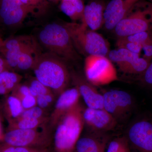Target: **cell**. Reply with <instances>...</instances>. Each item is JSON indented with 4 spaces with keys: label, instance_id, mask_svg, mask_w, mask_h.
Masks as SVG:
<instances>
[{
    "label": "cell",
    "instance_id": "27",
    "mask_svg": "<svg viewBox=\"0 0 152 152\" xmlns=\"http://www.w3.org/2000/svg\"><path fill=\"white\" fill-rule=\"evenodd\" d=\"M49 117L48 113L37 105L31 108L25 110L19 118L41 119Z\"/></svg>",
    "mask_w": 152,
    "mask_h": 152
},
{
    "label": "cell",
    "instance_id": "21",
    "mask_svg": "<svg viewBox=\"0 0 152 152\" xmlns=\"http://www.w3.org/2000/svg\"><path fill=\"white\" fill-rule=\"evenodd\" d=\"M3 109L8 122L19 118L24 111L20 100L12 94L6 95L3 102Z\"/></svg>",
    "mask_w": 152,
    "mask_h": 152
},
{
    "label": "cell",
    "instance_id": "32",
    "mask_svg": "<svg viewBox=\"0 0 152 152\" xmlns=\"http://www.w3.org/2000/svg\"><path fill=\"white\" fill-rule=\"evenodd\" d=\"M142 51L143 52V58L148 61H152V31L150 37L142 45Z\"/></svg>",
    "mask_w": 152,
    "mask_h": 152
},
{
    "label": "cell",
    "instance_id": "4",
    "mask_svg": "<svg viewBox=\"0 0 152 152\" xmlns=\"http://www.w3.org/2000/svg\"><path fill=\"white\" fill-rule=\"evenodd\" d=\"M77 51L88 56H100L108 57L110 45L102 35L90 30L84 24L64 22Z\"/></svg>",
    "mask_w": 152,
    "mask_h": 152
},
{
    "label": "cell",
    "instance_id": "6",
    "mask_svg": "<svg viewBox=\"0 0 152 152\" xmlns=\"http://www.w3.org/2000/svg\"><path fill=\"white\" fill-rule=\"evenodd\" d=\"M53 134L48 123L37 129L7 131L2 140L10 145L45 149L51 145Z\"/></svg>",
    "mask_w": 152,
    "mask_h": 152
},
{
    "label": "cell",
    "instance_id": "35",
    "mask_svg": "<svg viewBox=\"0 0 152 152\" xmlns=\"http://www.w3.org/2000/svg\"><path fill=\"white\" fill-rule=\"evenodd\" d=\"M6 71L12 70L5 59L0 54V74Z\"/></svg>",
    "mask_w": 152,
    "mask_h": 152
},
{
    "label": "cell",
    "instance_id": "19",
    "mask_svg": "<svg viewBox=\"0 0 152 152\" xmlns=\"http://www.w3.org/2000/svg\"><path fill=\"white\" fill-rule=\"evenodd\" d=\"M105 139H101L94 134L80 137L76 145L75 152H106Z\"/></svg>",
    "mask_w": 152,
    "mask_h": 152
},
{
    "label": "cell",
    "instance_id": "1",
    "mask_svg": "<svg viewBox=\"0 0 152 152\" xmlns=\"http://www.w3.org/2000/svg\"><path fill=\"white\" fill-rule=\"evenodd\" d=\"M32 70L36 78L58 97L67 89L71 81L65 61L50 52L40 55Z\"/></svg>",
    "mask_w": 152,
    "mask_h": 152
},
{
    "label": "cell",
    "instance_id": "18",
    "mask_svg": "<svg viewBox=\"0 0 152 152\" xmlns=\"http://www.w3.org/2000/svg\"><path fill=\"white\" fill-rule=\"evenodd\" d=\"M42 53L40 45L35 39L24 49L20 55L16 70L26 71L32 70L38 58Z\"/></svg>",
    "mask_w": 152,
    "mask_h": 152
},
{
    "label": "cell",
    "instance_id": "38",
    "mask_svg": "<svg viewBox=\"0 0 152 152\" xmlns=\"http://www.w3.org/2000/svg\"><path fill=\"white\" fill-rule=\"evenodd\" d=\"M4 40L2 39V38L0 37V51H1V49L2 48L3 44H4Z\"/></svg>",
    "mask_w": 152,
    "mask_h": 152
},
{
    "label": "cell",
    "instance_id": "2",
    "mask_svg": "<svg viewBox=\"0 0 152 152\" xmlns=\"http://www.w3.org/2000/svg\"><path fill=\"white\" fill-rule=\"evenodd\" d=\"M83 109L80 104L68 111L53 130L52 149L54 152H74L84 126Z\"/></svg>",
    "mask_w": 152,
    "mask_h": 152
},
{
    "label": "cell",
    "instance_id": "33",
    "mask_svg": "<svg viewBox=\"0 0 152 152\" xmlns=\"http://www.w3.org/2000/svg\"><path fill=\"white\" fill-rule=\"evenodd\" d=\"M11 93L12 94L19 98L20 100L21 99L24 97L28 95L31 94L28 85L27 84H24L20 83L15 87Z\"/></svg>",
    "mask_w": 152,
    "mask_h": 152
},
{
    "label": "cell",
    "instance_id": "28",
    "mask_svg": "<svg viewBox=\"0 0 152 152\" xmlns=\"http://www.w3.org/2000/svg\"><path fill=\"white\" fill-rule=\"evenodd\" d=\"M116 45L118 48L126 49L129 51L139 55H140L142 52L141 45L137 43L125 40L122 38H118L117 41Z\"/></svg>",
    "mask_w": 152,
    "mask_h": 152
},
{
    "label": "cell",
    "instance_id": "41",
    "mask_svg": "<svg viewBox=\"0 0 152 152\" xmlns=\"http://www.w3.org/2000/svg\"><path fill=\"white\" fill-rule=\"evenodd\" d=\"M150 2H151L152 3V0H150Z\"/></svg>",
    "mask_w": 152,
    "mask_h": 152
},
{
    "label": "cell",
    "instance_id": "30",
    "mask_svg": "<svg viewBox=\"0 0 152 152\" xmlns=\"http://www.w3.org/2000/svg\"><path fill=\"white\" fill-rule=\"evenodd\" d=\"M140 81L143 86L152 89V61L146 70L140 75Z\"/></svg>",
    "mask_w": 152,
    "mask_h": 152
},
{
    "label": "cell",
    "instance_id": "25",
    "mask_svg": "<svg viewBox=\"0 0 152 152\" xmlns=\"http://www.w3.org/2000/svg\"><path fill=\"white\" fill-rule=\"evenodd\" d=\"M58 96L53 92L37 97V106L48 113L53 110Z\"/></svg>",
    "mask_w": 152,
    "mask_h": 152
},
{
    "label": "cell",
    "instance_id": "24",
    "mask_svg": "<svg viewBox=\"0 0 152 152\" xmlns=\"http://www.w3.org/2000/svg\"><path fill=\"white\" fill-rule=\"evenodd\" d=\"M21 1L32 10L35 16L40 17L46 13L49 9L48 0H21Z\"/></svg>",
    "mask_w": 152,
    "mask_h": 152
},
{
    "label": "cell",
    "instance_id": "34",
    "mask_svg": "<svg viewBox=\"0 0 152 152\" xmlns=\"http://www.w3.org/2000/svg\"><path fill=\"white\" fill-rule=\"evenodd\" d=\"M20 101L24 110L37 105V98L31 94L24 97Z\"/></svg>",
    "mask_w": 152,
    "mask_h": 152
},
{
    "label": "cell",
    "instance_id": "42",
    "mask_svg": "<svg viewBox=\"0 0 152 152\" xmlns=\"http://www.w3.org/2000/svg\"></svg>",
    "mask_w": 152,
    "mask_h": 152
},
{
    "label": "cell",
    "instance_id": "5",
    "mask_svg": "<svg viewBox=\"0 0 152 152\" xmlns=\"http://www.w3.org/2000/svg\"><path fill=\"white\" fill-rule=\"evenodd\" d=\"M152 31V3L137 2L114 29L118 37Z\"/></svg>",
    "mask_w": 152,
    "mask_h": 152
},
{
    "label": "cell",
    "instance_id": "31",
    "mask_svg": "<svg viewBox=\"0 0 152 152\" xmlns=\"http://www.w3.org/2000/svg\"><path fill=\"white\" fill-rule=\"evenodd\" d=\"M128 140L127 137H122L113 140L109 144L106 152H119L122 147Z\"/></svg>",
    "mask_w": 152,
    "mask_h": 152
},
{
    "label": "cell",
    "instance_id": "40",
    "mask_svg": "<svg viewBox=\"0 0 152 152\" xmlns=\"http://www.w3.org/2000/svg\"><path fill=\"white\" fill-rule=\"evenodd\" d=\"M49 1H53V2H57L59 1H61V0H48Z\"/></svg>",
    "mask_w": 152,
    "mask_h": 152
},
{
    "label": "cell",
    "instance_id": "7",
    "mask_svg": "<svg viewBox=\"0 0 152 152\" xmlns=\"http://www.w3.org/2000/svg\"><path fill=\"white\" fill-rule=\"evenodd\" d=\"M85 77L95 86H105L118 80L116 69L107 57L88 56L84 63Z\"/></svg>",
    "mask_w": 152,
    "mask_h": 152
},
{
    "label": "cell",
    "instance_id": "36",
    "mask_svg": "<svg viewBox=\"0 0 152 152\" xmlns=\"http://www.w3.org/2000/svg\"><path fill=\"white\" fill-rule=\"evenodd\" d=\"M119 152H131L130 144L129 140L126 142L121 149Z\"/></svg>",
    "mask_w": 152,
    "mask_h": 152
},
{
    "label": "cell",
    "instance_id": "9",
    "mask_svg": "<svg viewBox=\"0 0 152 152\" xmlns=\"http://www.w3.org/2000/svg\"><path fill=\"white\" fill-rule=\"evenodd\" d=\"M29 15L35 16L32 10L21 0H0V23L5 26L18 27Z\"/></svg>",
    "mask_w": 152,
    "mask_h": 152
},
{
    "label": "cell",
    "instance_id": "14",
    "mask_svg": "<svg viewBox=\"0 0 152 152\" xmlns=\"http://www.w3.org/2000/svg\"><path fill=\"white\" fill-rule=\"evenodd\" d=\"M80 97L78 91L75 87L66 89L58 96L49 117V125L53 131L61 118L79 103Z\"/></svg>",
    "mask_w": 152,
    "mask_h": 152
},
{
    "label": "cell",
    "instance_id": "26",
    "mask_svg": "<svg viewBox=\"0 0 152 152\" xmlns=\"http://www.w3.org/2000/svg\"><path fill=\"white\" fill-rule=\"evenodd\" d=\"M27 84L29 88L30 94L35 97L52 92L48 87L39 81L35 77L29 79Z\"/></svg>",
    "mask_w": 152,
    "mask_h": 152
},
{
    "label": "cell",
    "instance_id": "11",
    "mask_svg": "<svg viewBox=\"0 0 152 152\" xmlns=\"http://www.w3.org/2000/svg\"><path fill=\"white\" fill-rule=\"evenodd\" d=\"M102 95L104 109L117 121L125 117L133 108V98L125 91L111 90Z\"/></svg>",
    "mask_w": 152,
    "mask_h": 152
},
{
    "label": "cell",
    "instance_id": "3",
    "mask_svg": "<svg viewBox=\"0 0 152 152\" xmlns=\"http://www.w3.org/2000/svg\"><path fill=\"white\" fill-rule=\"evenodd\" d=\"M38 42L47 52L57 55L65 61L75 62L80 58L68 30L63 23H52L41 28Z\"/></svg>",
    "mask_w": 152,
    "mask_h": 152
},
{
    "label": "cell",
    "instance_id": "20",
    "mask_svg": "<svg viewBox=\"0 0 152 152\" xmlns=\"http://www.w3.org/2000/svg\"><path fill=\"white\" fill-rule=\"evenodd\" d=\"M85 7L83 0H61L60 5L63 13L73 22L82 20Z\"/></svg>",
    "mask_w": 152,
    "mask_h": 152
},
{
    "label": "cell",
    "instance_id": "22",
    "mask_svg": "<svg viewBox=\"0 0 152 152\" xmlns=\"http://www.w3.org/2000/svg\"><path fill=\"white\" fill-rule=\"evenodd\" d=\"M22 79L23 76L14 71H6L0 74V95L12 92Z\"/></svg>",
    "mask_w": 152,
    "mask_h": 152
},
{
    "label": "cell",
    "instance_id": "39",
    "mask_svg": "<svg viewBox=\"0 0 152 152\" xmlns=\"http://www.w3.org/2000/svg\"><path fill=\"white\" fill-rule=\"evenodd\" d=\"M54 152V151H53V150L52 149L50 148H47L46 150H45L44 152Z\"/></svg>",
    "mask_w": 152,
    "mask_h": 152
},
{
    "label": "cell",
    "instance_id": "10",
    "mask_svg": "<svg viewBox=\"0 0 152 152\" xmlns=\"http://www.w3.org/2000/svg\"><path fill=\"white\" fill-rule=\"evenodd\" d=\"M129 144L137 152H152V120H139L129 128Z\"/></svg>",
    "mask_w": 152,
    "mask_h": 152
},
{
    "label": "cell",
    "instance_id": "13",
    "mask_svg": "<svg viewBox=\"0 0 152 152\" xmlns=\"http://www.w3.org/2000/svg\"><path fill=\"white\" fill-rule=\"evenodd\" d=\"M70 77L71 81L78 91L87 107L104 109L103 95L87 80L86 77L74 71L70 72Z\"/></svg>",
    "mask_w": 152,
    "mask_h": 152
},
{
    "label": "cell",
    "instance_id": "8",
    "mask_svg": "<svg viewBox=\"0 0 152 152\" xmlns=\"http://www.w3.org/2000/svg\"><path fill=\"white\" fill-rule=\"evenodd\" d=\"M108 58L116 63L121 72L125 74L141 75L151 64L140 55L126 49L118 48L109 52Z\"/></svg>",
    "mask_w": 152,
    "mask_h": 152
},
{
    "label": "cell",
    "instance_id": "37",
    "mask_svg": "<svg viewBox=\"0 0 152 152\" xmlns=\"http://www.w3.org/2000/svg\"><path fill=\"white\" fill-rule=\"evenodd\" d=\"M139 0H125L126 2L128 4H130L131 5L133 6Z\"/></svg>",
    "mask_w": 152,
    "mask_h": 152
},
{
    "label": "cell",
    "instance_id": "16",
    "mask_svg": "<svg viewBox=\"0 0 152 152\" xmlns=\"http://www.w3.org/2000/svg\"><path fill=\"white\" fill-rule=\"evenodd\" d=\"M132 7L125 0H111L104 11V25L106 29L114 30Z\"/></svg>",
    "mask_w": 152,
    "mask_h": 152
},
{
    "label": "cell",
    "instance_id": "23",
    "mask_svg": "<svg viewBox=\"0 0 152 152\" xmlns=\"http://www.w3.org/2000/svg\"><path fill=\"white\" fill-rule=\"evenodd\" d=\"M49 118L37 119L19 118L8 122L7 131L10 130L31 129H37L49 123Z\"/></svg>",
    "mask_w": 152,
    "mask_h": 152
},
{
    "label": "cell",
    "instance_id": "29",
    "mask_svg": "<svg viewBox=\"0 0 152 152\" xmlns=\"http://www.w3.org/2000/svg\"><path fill=\"white\" fill-rule=\"evenodd\" d=\"M47 149H42L28 147L14 146L4 142L0 144V152H43Z\"/></svg>",
    "mask_w": 152,
    "mask_h": 152
},
{
    "label": "cell",
    "instance_id": "15",
    "mask_svg": "<svg viewBox=\"0 0 152 152\" xmlns=\"http://www.w3.org/2000/svg\"><path fill=\"white\" fill-rule=\"evenodd\" d=\"M34 39L31 36L20 35L11 37L4 40L0 54L5 59L11 70H16L20 55Z\"/></svg>",
    "mask_w": 152,
    "mask_h": 152
},
{
    "label": "cell",
    "instance_id": "17",
    "mask_svg": "<svg viewBox=\"0 0 152 152\" xmlns=\"http://www.w3.org/2000/svg\"><path fill=\"white\" fill-rule=\"evenodd\" d=\"M106 6L103 2L94 0L85 6L81 23L92 31L99 29L104 25V13Z\"/></svg>",
    "mask_w": 152,
    "mask_h": 152
},
{
    "label": "cell",
    "instance_id": "12",
    "mask_svg": "<svg viewBox=\"0 0 152 152\" xmlns=\"http://www.w3.org/2000/svg\"><path fill=\"white\" fill-rule=\"evenodd\" d=\"M83 117L84 125L95 134L113 130L118 122L104 109L87 107L83 110Z\"/></svg>",
    "mask_w": 152,
    "mask_h": 152
}]
</instances>
